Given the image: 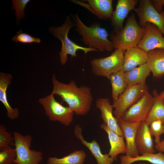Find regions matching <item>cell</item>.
Segmentation results:
<instances>
[{"label": "cell", "mask_w": 164, "mask_h": 164, "mask_svg": "<svg viewBox=\"0 0 164 164\" xmlns=\"http://www.w3.org/2000/svg\"><path fill=\"white\" fill-rule=\"evenodd\" d=\"M52 92L60 96L76 114L84 116L88 113L93 100L90 87L84 85L78 87L72 80L68 84L61 82L57 80L55 74L52 76Z\"/></svg>", "instance_id": "6da1fadb"}, {"label": "cell", "mask_w": 164, "mask_h": 164, "mask_svg": "<svg viewBox=\"0 0 164 164\" xmlns=\"http://www.w3.org/2000/svg\"><path fill=\"white\" fill-rule=\"evenodd\" d=\"M72 16L76 30L81 36V40L85 46L98 51L113 50V45L108 38L107 31L105 28L101 27L99 23H94L88 27L81 20L77 14Z\"/></svg>", "instance_id": "7a4b0ae2"}, {"label": "cell", "mask_w": 164, "mask_h": 164, "mask_svg": "<svg viewBox=\"0 0 164 164\" xmlns=\"http://www.w3.org/2000/svg\"><path fill=\"white\" fill-rule=\"evenodd\" d=\"M144 31V28L138 24L135 14L132 13L128 18L125 26L111 35L110 38L114 48L121 49L124 52L137 47Z\"/></svg>", "instance_id": "3957f363"}, {"label": "cell", "mask_w": 164, "mask_h": 164, "mask_svg": "<svg viewBox=\"0 0 164 164\" xmlns=\"http://www.w3.org/2000/svg\"><path fill=\"white\" fill-rule=\"evenodd\" d=\"M74 26V22L71 21L69 16H67L64 23L61 26L57 27L51 26L49 28L50 32L58 39L62 44L61 51L59 54L60 62L63 65H65L67 63L68 55H70L71 58L77 57L76 52L78 50H83L85 55L90 51H98L94 49L80 46L69 38L68 36V32L70 29Z\"/></svg>", "instance_id": "277c9868"}, {"label": "cell", "mask_w": 164, "mask_h": 164, "mask_svg": "<svg viewBox=\"0 0 164 164\" xmlns=\"http://www.w3.org/2000/svg\"><path fill=\"white\" fill-rule=\"evenodd\" d=\"M16 157L14 164H40L43 159V153L30 149L32 138L14 131L13 133Z\"/></svg>", "instance_id": "5b68a950"}, {"label": "cell", "mask_w": 164, "mask_h": 164, "mask_svg": "<svg viewBox=\"0 0 164 164\" xmlns=\"http://www.w3.org/2000/svg\"><path fill=\"white\" fill-rule=\"evenodd\" d=\"M54 95L51 92L45 97L39 98L38 102L43 107L50 120L57 121L65 126H68L73 121L74 113L69 106H63L56 101Z\"/></svg>", "instance_id": "8992f818"}, {"label": "cell", "mask_w": 164, "mask_h": 164, "mask_svg": "<svg viewBox=\"0 0 164 164\" xmlns=\"http://www.w3.org/2000/svg\"><path fill=\"white\" fill-rule=\"evenodd\" d=\"M124 53L122 50L117 49L108 56L94 58L90 61L92 72L96 76L108 79L111 74L122 70Z\"/></svg>", "instance_id": "52a82bcc"}, {"label": "cell", "mask_w": 164, "mask_h": 164, "mask_svg": "<svg viewBox=\"0 0 164 164\" xmlns=\"http://www.w3.org/2000/svg\"><path fill=\"white\" fill-rule=\"evenodd\" d=\"M146 84H138L128 87L118 97L112 105L115 118L118 120L121 119L125 112L137 102L148 91Z\"/></svg>", "instance_id": "ba28073f"}, {"label": "cell", "mask_w": 164, "mask_h": 164, "mask_svg": "<svg viewBox=\"0 0 164 164\" xmlns=\"http://www.w3.org/2000/svg\"><path fill=\"white\" fill-rule=\"evenodd\" d=\"M154 100L153 96L147 91L125 112L121 119L129 123L145 121Z\"/></svg>", "instance_id": "9c48e42d"}, {"label": "cell", "mask_w": 164, "mask_h": 164, "mask_svg": "<svg viewBox=\"0 0 164 164\" xmlns=\"http://www.w3.org/2000/svg\"><path fill=\"white\" fill-rule=\"evenodd\" d=\"M134 10L139 18L141 27L144 28L147 22L153 24L161 30L164 36V11L159 12L149 0H140L138 7Z\"/></svg>", "instance_id": "30bf717a"}, {"label": "cell", "mask_w": 164, "mask_h": 164, "mask_svg": "<svg viewBox=\"0 0 164 164\" xmlns=\"http://www.w3.org/2000/svg\"><path fill=\"white\" fill-rule=\"evenodd\" d=\"M143 35L137 47L146 52L152 50L164 49V37L161 30L153 24L147 22Z\"/></svg>", "instance_id": "8fae6325"}, {"label": "cell", "mask_w": 164, "mask_h": 164, "mask_svg": "<svg viewBox=\"0 0 164 164\" xmlns=\"http://www.w3.org/2000/svg\"><path fill=\"white\" fill-rule=\"evenodd\" d=\"M96 107L100 111L101 117L104 123L119 135L124 136L118 120L113 115V107L112 104H111L109 99L104 98L97 99L96 101Z\"/></svg>", "instance_id": "7c38bea8"}, {"label": "cell", "mask_w": 164, "mask_h": 164, "mask_svg": "<svg viewBox=\"0 0 164 164\" xmlns=\"http://www.w3.org/2000/svg\"><path fill=\"white\" fill-rule=\"evenodd\" d=\"M118 122L126 140V155L132 158L138 156L139 153L136 146L135 138L137 129L141 122L129 123L122 119L118 120Z\"/></svg>", "instance_id": "4fadbf2b"}, {"label": "cell", "mask_w": 164, "mask_h": 164, "mask_svg": "<svg viewBox=\"0 0 164 164\" xmlns=\"http://www.w3.org/2000/svg\"><path fill=\"white\" fill-rule=\"evenodd\" d=\"M152 137L149 125L145 121L141 122L137 129L135 138L136 146L141 155L155 152Z\"/></svg>", "instance_id": "5bb4252c"}, {"label": "cell", "mask_w": 164, "mask_h": 164, "mask_svg": "<svg viewBox=\"0 0 164 164\" xmlns=\"http://www.w3.org/2000/svg\"><path fill=\"white\" fill-rule=\"evenodd\" d=\"M138 0H118L115 10L113 11L111 20L114 32L120 30L123 28L124 20L129 12L134 10Z\"/></svg>", "instance_id": "9a60e30c"}, {"label": "cell", "mask_w": 164, "mask_h": 164, "mask_svg": "<svg viewBox=\"0 0 164 164\" xmlns=\"http://www.w3.org/2000/svg\"><path fill=\"white\" fill-rule=\"evenodd\" d=\"M74 134L81 143L87 147L95 158L97 164H112L114 161L108 154H103L101 152L100 145L97 141L94 140L88 142L84 139L82 134V128L79 125L74 128Z\"/></svg>", "instance_id": "2e32d148"}, {"label": "cell", "mask_w": 164, "mask_h": 164, "mask_svg": "<svg viewBox=\"0 0 164 164\" xmlns=\"http://www.w3.org/2000/svg\"><path fill=\"white\" fill-rule=\"evenodd\" d=\"M124 56L122 70L125 72L146 63L148 59L147 52L138 47L127 50Z\"/></svg>", "instance_id": "e0dca14e"}, {"label": "cell", "mask_w": 164, "mask_h": 164, "mask_svg": "<svg viewBox=\"0 0 164 164\" xmlns=\"http://www.w3.org/2000/svg\"><path fill=\"white\" fill-rule=\"evenodd\" d=\"M12 76L11 74L0 73V101L5 106L7 115L9 118L12 120L17 119L19 114V110L13 108L9 104L7 96V90L11 83Z\"/></svg>", "instance_id": "ac0fdd59"}, {"label": "cell", "mask_w": 164, "mask_h": 164, "mask_svg": "<svg viewBox=\"0 0 164 164\" xmlns=\"http://www.w3.org/2000/svg\"><path fill=\"white\" fill-rule=\"evenodd\" d=\"M147 65L153 77L162 78L164 75V49L156 48L147 52Z\"/></svg>", "instance_id": "d6986e66"}, {"label": "cell", "mask_w": 164, "mask_h": 164, "mask_svg": "<svg viewBox=\"0 0 164 164\" xmlns=\"http://www.w3.org/2000/svg\"><path fill=\"white\" fill-rule=\"evenodd\" d=\"M101 128L107 133L111 149L108 154L114 161L117 160V155L120 154H125L126 152V143L124 140V136L118 135L115 132L110 129L104 123L101 125Z\"/></svg>", "instance_id": "ffe728a7"}, {"label": "cell", "mask_w": 164, "mask_h": 164, "mask_svg": "<svg viewBox=\"0 0 164 164\" xmlns=\"http://www.w3.org/2000/svg\"><path fill=\"white\" fill-rule=\"evenodd\" d=\"M151 72L146 63L125 72V77L128 87L145 84L146 79Z\"/></svg>", "instance_id": "44dd1931"}, {"label": "cell", "mask_w": 164, "mask_h": 164, "mask_svg": "<svg viewBox=\"0 0 164 164\" xmlns=\"http://www.w3.org/2000/svg\"><path fill=\"white\" fill-rule=\"evenodd\" d=\"M92 12L102 20L111 19L113 11L112 0H87Z\"/></svg>", "instance_id": "7402d4cb"}, {"label": "cell", "mask_w": 164, "mask_h": 164, "mask_svg": "<svg viewBox=\"0 0 164 164\" xmlns=\"http://www.w3.org/2000/svg\"><path fill=\"white\" fill-rule=\"evenodd\" d=\"M112 86V97L113 103L118 100L119 96L128 87L125 72L122 70L111 74L109 77Z\"/></svg>", "instance_id": "603a6c76"}, {"label": "cell", "mask_w": 164, "mask_h": 164, "mask_svg": "<svg viewBox=\"0 0 164 164\" xmlns=\"http://www.w3.org/2000/svg\"><path fill=\"white\" fill-rule=\"evenodd\" d=\"M153 94L154 101L145 121L149 125L152 122L158 120L164 124V100L159 97L156 90L153 91Z\"/></svg>", "instance_id": "cb8c5ba5"}, {"label": "cell", "mask_w": 164, "mask_h": 164, "mask_svg": "<svg viewBox=\"0 0 164 164\" xmlns=\"http://www.w3.org/2000/svg\"><path fill=\"white\" fill-rule=\"evenodd\" d=\"M86 156L83 150H76L61 158L50 157L46 164H84Z\"/></svg>", "instance_id": "d4e9b609"}, {"label": "cell", "mask_w": 164, "mask_h": 164, "mask_svg": "<svg viewBox=\"0 0 164 164\" xmlns=\"http://www.w3.org/2000/svg\"><path fill=\"white\" fill-rule=\"evenodd\" d=\"M120 164H131L138 161H146L153 164H164V155L162 152L146 153L134 158L126 155L120 157Z\"/></svg>", "instance_id": "484cf974"}, {"label": "cell", "mask_w": 164, "mask_h": 164, "mask_svg": "<svg viewBox=\"0 0 164 164\" xmlns=\"http://www.w3.org/2000/svg\"><path fill=\"white\" fill-rule=\"evenodd\" d=\"M16 157L15 149L12 146L0 149V164H13Z\"/></svg>", "instance_id": "4316f807"}, {"label": "cell", "mask_w": 164, "mask_h": 164, "mask_svg": "<svg viewBox=\"0 0 164 164\" xmlns=\"http://www.w3.org/2000/svg\"><path fill=\"white\" fill-rule=\"evenodd\" d=\"M149 131L152 136L154 137L155 141L157 144L160 141V135L164 134V124L161 120L154 121L149 125Z\"/></svg>", "instance_id": "83f0119b"}, {"label": "cell", "mask_w": 164, "mask_h": 164, "mask_svg": "<svg viewBox=\"0 0 164 164\" xmlns=\"http://www.w3.org/2000/svg\"><path fill=\"white\" fill-rule=\"evenodd\" d=\"M14 145L13 134L8 132L4 125H0V149Z\"/></svg>", "instance_id": "f1b7e54d"}, {"label": "cell", "mask_w": 164, "mask_h": 164, "mask_svg": "<svg viewBox=\"0 0 164 164\" xmlns=\"http://www.w3.org/2000/svg\"><path fill=\"white\" fill-rule=\"evenodd\" d=\"M12 41L16 43L18 42L24 43H39L40 39L37 38L33 37L25 33H23L21 30L17 32L16 34L12 39Z\"/></svg>", "instance_id": "f546056e"}, {"label": "cell", "mask_w": 164, "mask_h": 164, "mask_svg": "<svg viewBox=\"0 0 164 164\" xmlns=\"http://www.w3.org/2000/svg\"><path fill=\"white\" fill-rule=\"evenodd\" d=\"M12 10H15V14L17 20L20 21L21 19L24 18V13L25 7L30 1L29 0H12Z\"/></svg>", "instance_id": "4dcf8cb0"}, {"label": "cell", "mask_w": 164, "mask_h": 164, "mask_svg": "<svg viewBox=\"0 0 164 164\" xmlns=\"http://www.w3.org/2000/svg\"><path fill=\"white\" fill-rule=\"evenodd\" d=\"M152 4L154 8L159 12H162V7L164 5V0H151Z\"/></svg>", "instance_id": "1f68e13d"}, {"label": "cell", "mask_w": 164, "mask_h": 164, "mask_svg": "<svg viewBox=\"0 0 164 164\" xmlns=\"http://www.w3.org/2000/svg\"><path fill=\"white\" fill-rule=\"evenodd\" d=\"M154 147L159 152H164V139L156 144Z\"/></svg>", "instance_id": "d6a6232c"}, {"label": "cell", "mask_w": 164, "mask_h": 164, "mask_svg": "<svg viewBox=\"0 0 164 164\" xmlns=\"http://www.w3.org/2000/svg\"><path fill=\"white\" fill-rule=\"evenodd\" d=\"M159 97L164 100V91L161 92L159 94Z\"/></svg>", "instance_id": "836d02e7"}, {"label": "cell", "mask_w": 164, "mask_h": 164, "mask_svg": "<svg viewBox=\"0 0 164 164\" xmlns=\"http://www.w3.org/2000/svg\"><path fill=\"white\" fill-rule=\"evenodd\" d=\"M138 164H148L146 163H139Z\"/></svg>", "instance_id": "e575fe53"}]
</instances>
